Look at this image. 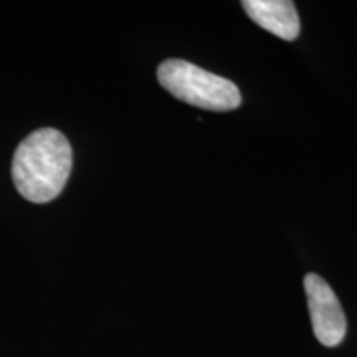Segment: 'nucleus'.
<instances>
[{"label":"nucleus","instance_id":"nucleus-1","mask_svg":"<svg viewBox=\"0 0 357 357\" xmlns=\"http://www.w3.org/2000/svg\"><path fill=\"white\" fill-rule=\"evenodd\" d=\"M73 164L71 146L63 132L53 128L38 129L17 147L12 177L26 200L47 204L65 189Z\"/></svg>","mask_w":357,"mask_h":357},{"label":"nucleus","instance_id":"nucleus-2","mask_svg":"<svg viewBox=\"0 0 357 357\" xmlns=\"http://www.w3.org/2000/svg\"><path fill=\"white\" fill-rule=\"evenodd\" d=\"M158 79L174 98L197 108L231 111L242 105V95L234 82L185 60L172 58L160 63Z\"/></svg>","mask_w":357,"mask_h":357},{"label":"nucleus","instance_id":"nucleus-3","mask_svg":"<svg viewBox=\"0 0 357 357\" xmlns=\"http://www.w3.org/2000/svg\"><path fill=\"white\" fill-rule=\"evenodd\" d=\"M305 291L314 336L326 347L341 344L347 331L344 310L336 293L319 275L305 276Z\"/></svg>","mask_w":357,"mask_h":357},{"label":"nucleus","instance_id":"nucleus-4","mask_svg":"<svg viewBox=\"0 0 357 357\" xmlns=\"http://www.w3.org/2000/svg\"><path fill=\"white\" fill-rule=\"evenodd\" d=\"M242 7L257 25L276 37L291 42L300 35V17L289 0H245Z\"/></svg>","mask_w":357,"mask_h":357}]
</instances>
